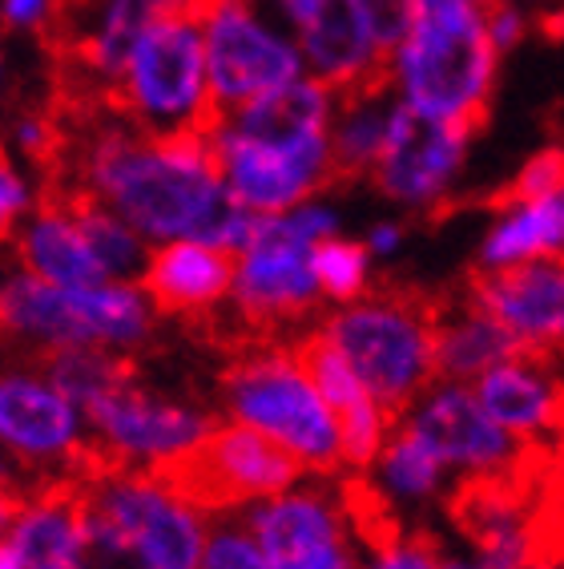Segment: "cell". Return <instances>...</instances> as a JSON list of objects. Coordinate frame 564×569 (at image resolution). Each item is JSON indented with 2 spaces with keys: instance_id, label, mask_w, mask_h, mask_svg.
I'll list each match as a JSON object with an SVG mask.
<instances>
[{
  "instance_id": "5",
  "label": "cell",
  "mask_w": 564,
  "mask_h": 569,
  "mask_svg": "<svg viewBox=\"0 0 564 569\" xmlns=\"http://www.w3.org/2000/svg\"><path fill=\"white\" fill-rule=\"evenodd\" d=\"M130 469H138L158 489L207 517L239 513L246 505L271 501L306 477L303 465L282 445L234 420L218 425L202 445H194L182 457L130 465Z\"/></svg>"
},
{
  "instance_id": "16",
  "label": "cell",
  "mask_w": 564,
  "mask_h": 569,
  "mask_svg": "<svg viewBox=\"0 0 564 569\" xmlns=\"http://www.w3.org/2000/svg\"><path fill=\"white\" fill-rule=\"evenodd\" d=\"M294 348H299L306 372H311V380L319 383L323 400L335 412L339 432H343V465H348V472H367L380 460L383 445L391 440L400 420L391 417L387 408L367 392V383L359 380L355 368L319 331V323L311 331H303L294 340Z\"/></svg>"
},
{
  "instance_id": "35",
  "label": "cell",
  "mask_w": 564,
  "mask_h": 569,
  "mask_svg": "<svg viewBox=\"0 0 564 569\" xmlns=\"http://www.w3.org/2000/svg\"><path fill=\"white\" fill-rule=\"evenodd\" d=\"M400 247H403L400 222H380V227H371V234H367L371 259H391V254H400Z\"/></svg>"
},
{
  "instance_id": "25",
  "label": "cell",
  "mask_w": 564,
  "mask_h": 569,
  "mask_svg": "<svg viewBox=\"0 0 564 569\" xmlns=\"http://www.w3.org/2000/svg\"><path fill=\"white\" fill-rule=\"evenodd\" d=\"M524 351L512 340L508 331L500 328L489 311H480L472 299L444 307L440 311V336H435V363H440V380L452 383H476L484 372H492L496 363L508 356Z\"/></svg>"
},
{
  "instance_id": "10",
  "label": "cell",
  "mask_w": 564,
  "mask_h": 569,
  "mask_svg": "<svg viewBox=\"0 0 564 569\" xmlns=\"http://www.w3.org/2000/svg\"><path fill=\"white\" fill-rule=\"evenodd\" d=\"M303 53L306 77L335 93L387 81L391 49L371 21L367 0H266Z\"/></svg>"
},
{
  "instance_id": "27",
  "label": "cell",
  "mask_w": 564,
  "mask_h": 569,
  "mask_svg": "<svg viewBox=\"0 0 564 569\" xmlns=\"http://www.w3.org/2000/svg\"><path fill=\"white\" fill-rule=\"evenodd\" d=\"M371 469H375L371 481L380 485V493L391 501V509L435 501V497L444 493L447 477H452L407 425H395V432H391V440L383 445L380 460Z\"/></svg>"
},
{
  "instance_id": "7",
  "label": "cell",
  "mask_w": 564,
  "mask_h": 569,
  "mask_svg": "<svg viewBox=\"0 0 564 569\" xmlns=\"http://www.w3.org/2000/svg\"><path fill=\"white\" fill-rule=\"evenodd\" d=\"M0 328L4 336H33L44 343L133 348L150 340L153 316L150 299L121 283L69 291L24 271L0 287Z\"/></svg>"
},
{
  "instance_id": "13",
  "label": "cell",
  "mask_w": 564,
  "mask_h": 569,
  "mask_svg": "<svg viewBox=\"0 0 564 569\" xmlns=\"http://www.w3.org/2000/svg\"><path fill=\"white\" fill-rule=\"evenodd\" d=\"M81 412L89 420V437L125 469L133 460L153 465V460L182 457L218 428L214 417L198 412V408L158 400L141 383L138 388H121V392L105 396V400L81 408Z\"/></svg>"
},
{
  "instance_id": "17",
  "label": "cell",
  "mask_w": 564,
  "mask_h": 569,
  "mask_svg": "<svg viewBox=\"0 0 564 569\" xmlns=\"http://www.w3.org/2000/svg\"><path fill=\"white\" fill-rule=\"evenodd\" d=\"M0 440L44 469H66L85 445L77 405L33 368L0 372Z\"/></svg>"
},
{
  "instance_id": "2",
  "label": "cell",
  "mask_w": 564,
  "mask_h": 569,
  "mask_svg": "<svg viewBox=\"0 0 564 569\" xmlns=\"http://www.w3.org/2000/svg\"><path fill=\"white\" fill-rule=\"evenodd\" d=\"M331 234H339V214L323 202L254 219L246 247L239 251L234 296L226 303L230 348L286 340L291 328L315 319L326 303L315 279V247Z\"/></svg>"
},
{
  "instance_id": "39",
  "label": "cell",
  "mask_w": 564,
  "mask_h": 569,
  "mask_svg": "<svg viewBox=\"0 0 564 569\" xmlns=\"http://www.w3.org/2000/svg\"><path fill=\"white\" fill-rule=\"evenodd\" d=\"M415 4H420V0H415ZM472 4H489V0H472Z\"/></svg>"
},
{
  "instance_id": "38",
  "label": "cell",
  "mask_w": 564,
  "mask_h": 569,
  "mask_svg": "<svg viewBox=\"0 0 564 569\" xmlns=\"http://www.w3.org/2000/svg\"><path fill=\"white\" fill-rule=\"evenodd\" d=\"M447 569H480L476 561H456V558H447Z\"/></svg>"
},
{
  "instance_id": "19",
  "label": "cell",
  "mask_w": 564,
  "mask_h": 569,
  "mask_svg": "<svg viewBox=\"0 0 564 569\" xmlns=\"http://www.w3.org/2000/svg\"><path fill=\"white\" fill-rule=\"evenodd\" d=\"M536 259H564V187L532 198H496L476 271H508Z\"/></svg>"
},
{
  "instance_id": "14",
  "label": "cell",
  "mask_w": 564,
  "mask_h": 569,
  "mask_svg": "<svg viewBox=\"0 0 564 569\" xmlns=\"http://www.w3.org/2000/svg\"><path fill=\"white\" fill-rule=\"evenodd\" d=\"M464 296L489 311L524 351L564 360V259L476 271Z\"/></svg>"
},
{
  "instance_id": "37",
  "label": "cell",
  "mask_w": 564,
  "mask_h": 569,
  "mask_svg": "<svg viewBox=\"0 0 564 569\" xmlns=\"http://www.w3.org/2000/svg\"><path fill=\"white\" fill-rule=\"evenodd\" d=\"M17 214H21V210L9 207V202L0 198V247H4V242L12 239V222H17Z\"/></svg>"
},
{
  "instance_id": "1",
  "label": "cell",
  "mask_w": 564,
  "mask_h": 569,
  "mask_svg": "<svg viewBox=\"0 0 564 569\" xmlns=\"http://www.w3.org/2000/svg\"><path fill=\"white\" fill-rule=\"evenodd\" d=\"M500 57L489 33V4L420 0L412 29L391 53L387 81L407 110L480 130L492 110Z\"/></svg>"
},
{
  "instance_id": "18",
  "label": "cell",
  "mask_w": 564,
  "mask_h": 569,
  "mask_svg": "<svg viewBox=\"0 0 564 569\" xmlns=\"http://www.w3.org/2000/svg\"><path fill=\"white\" fill-rule=\"evenodd\" d=\"M239 279V254L207 247L194 239L165 242L150 254V267L141 274V296L158 307V316L202 323L218 307L230 303Z\"/></svg>"
},
{
  "instance_id": "6",
  "label": "cell",
  "mask_w": 564,
  "mask_h": 569,
  "mask_svg": "<svg viewBox=\"0 0 564 569\" xmlns=\"http://www.w3.org/2000/svg\"><path fill=\"white\" fill-rule=\"evenodd\" d=\"M113 113L130 118L150 138L218 130V113L210 101L207 33L198 17H174L141 37L113 93Z\"/></svg>"
},
{
  "instance_id": "20",
  "label": "cell",
  "mask_w": 564,
  "mask_h": 569,
  "mask_svg": "<svg viewBox=\"0 0 564 569\" xmlns=\"http://www.w3.org/2000/svg\"><path fill=\"white\" fill-rule=\"evenodd\" d=\"M335 101V89H326L315 77H299L291 86L242 106L239 113L222 118L218 126L259 146H306L331 138Z\"/></svg>"
},
{
  "instance_id": "28",
  "label": "cell",
  "mask_w": 564,
  "mask_h": 569,
  "mask_svg": "<svg viewBox=\"0 0 564 569\" xmlns=\"http://www.w3.org/2000/svg\"><path fill=\"white\" fill-rule=\"evenodd\" d=\"M77 517H81V526H77L73 569H158L150 553L138 546V537L125 533L113 517H105L81 493H77Z\"/></svg>"
},
{
  "instance_id": "24",
  "label": "cell",
  "mask_w": 564,
  "mask_h": 569,
  "mask_svg": "<svg viewBox=\"0 0 564 569\" xmlns=\"http://www.w3.org/2000/svg\"><path fill=\"white\" fill-rule=\"evenodd\" d=\"M335 121H331V158H335L339 182H359L371 178L387 146L391 118H395V89L391 81L355 89V93H335Z\"/></svg>"
},
{
  "instance_id": "30",
  "label": "cell",
  "mask_w": 564,
  "mask_h": 569,
  "mask_svg": "<svg viewBox=\"0 0 564 569\" xmlns=\"http://www.w3.org/2000/svg\"><path fill=\"white\" fill-rule=\"evenodd\" d=\"M202 569H279L262 558L259 541L246 533V526L239 521V513H218L210 517V537L207 553H202ZM326 569H363V553L343 558Z\"/></svg>"
},
{
  "instance_id": "26",
  "label": "cell",
  "mask_w": 564,
  "mask_h": 569,
  "mask_svg": "<svg viewBox=\"0 0 564 569\" xmlns=\"http://www.w3.org/2000/svg\"><path fill=\"white\" fill-rule=\"evenodd\" d=\"M37 207H57L66 210L69 219L77 222V230L85 234V242L93 247V254L101 259V267L109 271V279H130V274H145L150 254L141 234L121 222L118 210H109L98 194L89 190H69V194L53 198V202H37Z\"/></svg>"
},
{
  "instance_id": "23",
  "label": "cell",
  "mask_w": 564,
  "mask_h": 569,
  "mask_svg": "<svg viewBox=\"0 0 564 569\" xmlns=\"http://www.w3.org/2000/svg\"><path fill=\"white\" fill-rule=\"evenodd\" d=\"M21 263L29 274L53 287H69V291L109 287V271L101 267L85 234L77 230V222L66 210L57 207H37L33 227L21 234Z\"/></svg>"
},
{
  "instance_id": "15",
  "label": "cell",
  "mask_w": 564,
  "mask_h": 569,
  "mask_svg": "<svg viewBox=\"0 0 564 569\" xmlns=\"http://www.w3.org/2000/svg\"><path fill=\"white\" fill-rule=\"evenodd\" d=\"M476 396L484 412L496 420L508 437H516L528 449L553 457L564 440V372L561 360L516 351L476 383Z\"/></svg>"
},
{
  "instance_id": "36",
  "label": "cell",
  "mask_w": 564,
  "mask_h": 569,
  "mask_svg": "<svg viewBox=\"0 0 564 569\" xmlns=\"http://www.w3.org/2000/svg\"><path fill=\"white\" fill-rule=\"evenodd\" d=\"M24 509H29V501H21V497H12V493H0V541L12 533V526L21 521Z\"/></svg>"
},
{
  "instance_id": "9",
  "label": "cell",
  "mask_w": 564,
  "mask_h": 569,
  "mask_svg": "<svg viewBox=\"0 0 564 569\" xmlns=\"http://www.w3.org/2000/svg\"><path fill=\"white\" fill-rule=\"evenodd\" d=\"M415 437L435 452L460 481H500V477H524L548 465V457L516 437H508L496 420L484 412L472 383L435 380L427 392L400 417Z\"/></svg>"
},
{
  "instance_id": "12",
  "label": "cell",
  "mask_w": 564,
  "mask_h": 569,
  "mask_svg": "<svg viewBox=\"0 0 564 569\" xmlns=\"http://www.w3.org/2000/svg\"><path fill=\"white\" fill-rule=\"evenodd\" d=\"M214 146L230 194L254 214H282L311 202L319 190L339 187L331 138L306 146H259L218 126Z\"/></svg>"
},
{
  "instance_id": "3",
  "label": "cell",
  "mask_w": 564,
  "mask_h": 569,
  "mask_svg": "<svg viewBox=\"0 0 564 569\" xmlns=\"http://www.w3.org/2000/svg\"><path fill=\"white\" fill-rule=\"evenodd\" d=\"M218 396L234 425H246L291 452L311 477H339L343 432L306 372L294 340L246 343L218 376Z\"/></svg>"
},
{
  "instance_id": "31",
  "label": "cell",
  "mask_w": 564,
  "mask_h": 569,
  "mask_svg": "<svg viewBox=\"0 0 564 569\" xmlns=\"http://www.w3.org/2000/svg\"><path fill=\"white\" fill-rule=\"evenodd\" d=\"M363 569H447V558L432 537L400 526L363 546Z\"/></svg>"
},
{
  "instance_id": "11",
  "label": "cell",
  "mask_w": 564,
  "mask_h": 569,
  "mask_svg": "<svg viewBox=\"0 0 564 569\" xmlns=\"http://www.w3.org/2000/svg\"><path fill=\"white\" fill-rule=\"evenodd\" d=\"M472 133L476 130L452 126V121H435L427 113L407 110L400 101L395 118H391L387 146H383L380 162L371 170V182L391 202H400V207L415 210V214H432L456 190Z\"/></svg>"
},
{
  "instance_id": "32",
  "label": "cell",
  "mask_w": 564,
  "mask_h": 569,
  "mask_svg": "<svg viewBox=\"0 0 564 569\" xmlns=\"http://www.w3.org/2000/svg\"><path fill=\"white\" fill-rule=\"evenodd\" d=\"M489 33L500 53L516 49L528 37V17L521 12L516 0H489Z\"/></svg>"
},
{
  "instance_id": "21",
  "label": "cell",
  "mask_w": 564,
  "mask_h": 569,
  "mask_svg": "<svg viewBox=\"0 0 564 569\" xmlns=\"http://www.w3.org/2000/svg\"><path fill=\"white\" fill-rule=\"evenodd\" d=\"M77 526V472L69 469L0 541V569H73Z\"/></svg>"
},
{
  "instance_id": "4",
  "label": "cell",
  "mask_w": 564,
  "mask_h": 569,
  "mask_svg": "<svg viewBox=\"0 0 564 569\" xmlns=\"http://www.w3.org/2000/svg\"><path fill=\"white\" fill-rule=\"evenodd\" d=\"M440 311L432 296L395 287V291H371L348 307H335L319 323L339 356L355 368L367 383V392L400 420L435 380V336H440Z\"/></svg>"
},
{
  "instance_id": "40",
  "label": "cell",
  "mask_w": 564,
  "mask_h": 569,
  "mask_svg": "<svg viewBox=\"0 0 564 569\" xmlns=\"http://www.w3.org/2000/svg\"><path fill=\"white\" fill-rule=\"evenodd\" d=\"M0 77H4V57H0Z\"/></svg>"
},
{
  "instance_id": "34",
  "label": "cell",
  "mask_w": 564,
  "mask_h": 569,
  "mask_svg": "<svg viewBox=\"0 0 564 569\" xmlns=\"http://www.w3.org/2000/svg\"><path fill=\"white\" fill-rule=\"evenodd\" d=\"M53 0H0V24L4 29H29L44 17V9H49Z\"/></svg>"
},
{
  "instance_id": "8",
  "label": "cell",
  "mask_w": 564,
  "mask_h": 569,
  "mask_svg": "<svg viewBox=\"0 0 564 569\" xmlns=\"http://www.w3.org/2000/svg\"><path fill=\"white\" fill-rule=\"evenodd\" d=\"M198 21L207 33L210 101L218 121L306 77L299 44L262 17V0H202Z\"/></svg>"
},
{
  "instance_id": "29",
  "label": "cell",
  "mask_w": 564,
  "mask_h": 569,
  "mask_svg": "<svg viewBox=\"0 0 564 569\" xmlns=\"http://www.w3.org/2000/svg\"><path fill=\"white\" fill-rule=\"evenodd\" d=\"M315 279H319L323 299L335 307H348V303H355V299L371 296L375 287H371L367 242L339 239V234L323 239L315 247Z\"/></svg>"
},
{
  "instance_id": "22",
  "label": "cell",
  "mask_w": 564,
  "mask_h": 569,
  "mask_svg": "<svg viewBox=\"0 0 564 569\" xmlns=\"http://www.w3.org/2000/svg\"><path fill=\"white\" fill-rule=\"evenodd\" d=\"M24 368H33L77 408L98 405L121 388H138V363L130 351H109L101 343H41L24 356Z\"/></svg>"
},
{
  "instance_id": "33",
  "label": "cell",
  "mask_w": 564,
  "mask_h": 569,
  "mask_svg": "<svg viewBox=\"0 0 564 569\" xmlns=\"http://www.w3.org/2000/svg\"><path fill=\"white\" fill-rule=\"evenodd\" d=\"M367 9H371L375 29H380L383 44L395 53V44L407 37V29H412V21H415V0H367Z\"/></svg>"
}]
</instances>
